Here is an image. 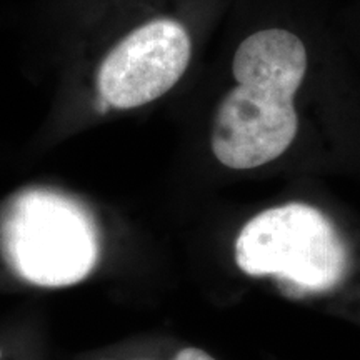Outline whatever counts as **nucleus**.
Instances as JSON below:
<instances>
[{
  "mask_svg": "<svg viewBox=\"0 0 360 360\" xmlns=\"http://www.w3.org/2000/svg\"><path fill=\"white\" fill-rule=\"evenodd\" d=\"M236 262L247 276H270L297 294H322L345 277L349 254L327 215L290 202L264 210L242 227Z\"/></svg>",
  "mask_w": 360,
  "mask_h": 360,
  "instance_id": "f03ea898",
  "label": "nucleus"
},
{
  "mask_svg": "<svg viewBox=\"0 0 360 360\" xmlns=\"http://www.w3.org/2000/svg\"><path fill=\"white\" fill-rule=\"evenodd\" d=\"M233 87L215 114L210 146L220 164L249 170L276 160L294 142V97L307 70V52L282 29L252 34L233 57Z\"/></svg>",
  "mask_w": 360,
  "mask_h": 360,
  "instance_id": "f257e3e1",
  "label": "nucleus"
},
{
  "mask_svg": "<svg viewBox=\"0 0 360 360\" xmlns=\"http://www.w3.org/2000/svg\"><path fill=\"white\" fill-rule=\"evenodd\" d=\"M0 237L8 265L34 285H70L97 264L98 240L90 215L69 197L44 188L15 197Z\"/></svg>",
  "mask_w": 360,
  "mask_h": 360,
  "instance_id": "7ed1b4c3",
  "label": "nucleus"
},
{
  "mask_svg": "<svg viewBox=\"0 0 360 360\" xmlns=\"http://www.w3.org/2000/svg\"><path fill=\"white\" fill-rule=\"evenodd\" d=\"M174 360H217L210 354H207L205 350L197 349V347H186L175 355Z\"/></svg>",
  "mask_w": 360,
  "mask_h": 360,
  "instance_id": "39448f33",
  "label": "nucleus"
},
{
  "mask_svg": "<svg viewBox=\"0 0 360 360\" xmlns=\"http://www.w3.org/2000/svg\"><path fill=\"white\" fill-rule=\"evenodd\" d=\"M186 27L172 19L147 22L120 40L102 60L97 90L103 105L142 107L167 94L191 62Z\"/></svg>",
  "mask_w": 360,
  "mask_h": 360,
  "instance_id": "20e7f679",
  "label": "nucleus"
}]
</instances>
